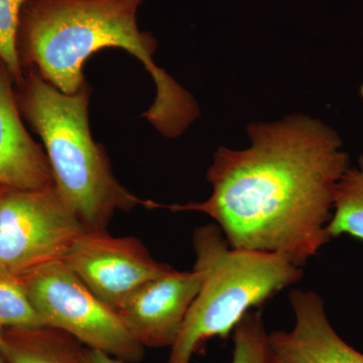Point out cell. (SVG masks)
I'll list each match as a JSON object with an SVG mask.
<instances>
[{
    "mask_svg": "<svg viewBox=\"0 0 363 363\" xmlns=\"http://www.w3.org/2000/svg\"><path fill=\"white\" fill-rule=\"evenodd\" d=\"M248 133L247 149L217 150L206 201L162 207L206 214L231 247L279 253L302 267L331 240L347 154L335 131L309 117L252 124Z\"/></svg>",
    "mask_w": 363,
    "mask_h": 363,
    "instance_id": "6da1fadb",
    "label": "cell"
},
{
    "mask_svg": "<svg viewBox=\"0 0 363 363\" xmlns=\"http://www.w3.org/2000/svg\"><path fill=\"white\" fill-rule=\"evenodd\" d=\"M145 0H26L16 32L21 65L74 94L86 81L83 67L100 50L116 48L138 59L155 81L157 96L143 114L160 133L177 138L199 116L194 98L154 60L157 43L138 28Z\"/></svg>",
    "mask_w": 363,
    "mask_h": 363,
    "instance_id": "7a4b0ae2",
    "label": "cell"
},
{
    "mask_svg": "<svg viewBox=\"0 0 363 363\" xmlns=\"http://www.w3.org/2000/svg\"><path fill=\"white\" fill-rule=\"evenodd\" d=\"M20 85L18 108L44 143L55 189L86 230H106L117 211L155 208L117 181L104 145L93 140L87 82L65 94L32 68Z\"/></svg>",
    "mask_w": 363,
    "mask_h": 363,
    "instance_id": "3957f363",
    "label": "cell"
},
{
    "mask_svg": "<svg viewBox=\"0 0 363 363\" xmlns=\"http://www.w3.org/2000/svg\"><path fill=\"white\" fill-rule=\"evenodd\" d=\"M194 269L201 285L193 301L168 363H190L203 344L227 338L252 308L302 279V267L276 252L233 248L218 225L193 234Z\"/></svg>",
    "mask_w": 363,
    "mask_h": 363,
    "instance_id": "277c9868",
    "label": "cell"
},
{
    "mask_svg": "<svg viewBox=\"0 0 363 363\" xmlns=\"http://www.w3.org/2000/svg\"><path fill=\"white\" fill-rule=\"evenodd\" d=\"M45 327L66 332L91 350L128 363L145 355L111 306L95 295L63 260L50 262L21 276Z\"/></svg>",
    "mask_w": 363,
    "mask_h": 363,
    "instance_id": "5b68a950",
    "label": "cell"
},
{
    "mask_svg": "<svg viewBox=\"0 0 363 363\" xmlns=\"http://www.w3.org/2000/svg\"><path fill=\"white\" fill-rule=\"evenodd\" d=\"M85 230L55 186L9 189L0 199V271L23 276L64 260Z\"/></svg>",
    "mask_w": 363,
    "mask_h": 363,
    "instance_id": "8992f818",
    "label": "cell"
},
{
    "mask_svg": "<svg viewBox=\"0 0 363 363\" xmlns=\"http://www.w3.org/2000/svg\"><path fill=\"white\" fill-rule=\"evenodd\" d=\"M105 304L116 310L126 298L173 267L162 264L135 238L85 230L63 260Z\"/></svg>",
    "mask_w": 363,
    "mask_h": 363,
    "instance_id": "52a82bcc",
    "label": "cell"
},
{
    "mask_svg": "<svg viewBox=\"0 0 363 363\" xmlns=\"http://www.w3.org/2000/svg\"><path fill=\"white\" fill-rule=\"evenodd\" d=\"M200 285L201 279L195 269H172L131 294L117 308V314L143 347H172Z\"/></svg>",
    "mask_w": 363,
    "mask_h": 363,
    "instance_id": "ba28073f",
    "label": "cell"
},
{
    "mask_svg": "<svg viewBox=\"0 0 363 363\" xmlns=\"http://www.w3.org/2000/svg\"><path fill=\"white\" fill-rule=\"evenodd\" d=\"M296 316L292 330L269 334L278 363H363V353L348 345L331 326L318 294L293 290Z\"/></svg>",
    "mask_w": 363,
    "mask_h": 363,
    "instance_id": "9c48e42d",
    "label": "cell"
},
{
    "mask_svg": "<svg viewBox=\"0 0 363 363\" xmlns=\"http://www.w3.org/2000/svg\"><path fill=\"white\" fill-rule=\"evenodd\" d=\"M13 76L0 62V186L40 190L54 185L47 154L21 121Z\"/></svg>",
    "mask_w": 363,
    "mask_h": 363,
    "instance_id": "30bf717a",
    "label": "cell"
},
{
    "mask_svg": "<svg viewBox=\"0 0 363 363\" xmlns=\"http://www.w3.org/2000/svg\"><path fill=\"white\" fill-rule=\"evenodd\" d=\"M9 329L1 345L7 363H84L85 348L66 332L51 327Z\"/></svg>",
    "mask_w": 363,
    "mask_h": 363,
    "instance_id": "8fae6325",
    "label": "cell"
},
{
    "mask_svg": "<svg viewBox=\"0 0 363 363\" xmlns=\"http://www.w3.org/2000/svg\"><path fill=\"white\" fill-rule=\"evenodd\" d=\"M327 231L331 238L347 234L363 241V155L339 184Z\"/></svg>",
    "mask_w": 363,
    "mask_h": 363,
    "instance_id": "7c38bea8",
    "label": "cell"
},
{
    "mask_svg": "<svg viewBox=\"0 0 363 363\" xmlns=\"http://www.w3.org/2000/svg\"><path fill=\"white\" fill-rule=\"evenodd\" d=\"M0 325L16 329L45 327L21 276L0 271Z\"/></svg>",
    "mask_w": 363,
    "mask_h": 363,
    "instance_id": "4fadbf2b",
    "label": "cell"
},
{
    "mask_svg": "<svg viewBox=\"0 0 363 363\" xmlns=\"http://www.w3.org/2000/svg\"><path fill=\"white\" fill-rule=\"evenodd\" d=\"M231 363H278L269 344L262 313H247L234 329Z\"/></svg>",
    "mask_w": 363,
    "mask_h": 363,
    "instance_id": "5bb4252c",
    "label": "cell"
},
{
    "mask_svg": "<svg viewBox=\"0 0 363 363\" xmlns=\"http://www.w3.org/2000/svg\"><path fill=\"white\" fill-rule=\"evenodd\" d=\"M26 1L0 0V62L6 67L16 84L23 80V67L16 50V32Z\"/></svg>",
    "mask_w": 363,
    "mask_h": 363,
    "instance_id": "9a60e30c",
    "label": "cell"
},
{
    "mask_svg": "<svg viewBox=\"0 0 363 363\" xmlns=\"http://www.w3.org/2000/svg\"><path fill=\"white\" fill-rule=\"evenodd\" d=\"M84 363H128L118 358L111 357L107 353L86 347L84 350Z\"/></svg>",
    "mask_w": 363,
    "mask_h": 363,
    "instance_id": "2e32d148",
    "label": "cell"
},
{
    "mask_svg": "<svg viewBox=\"0 0 363 363\" xmlns=\"http://www.w3.org/2000/svg\"><path fill=\"white\" fill-rule=\"evenodd\" d=\"M1 328L2 326L0 325V363H4V359L1 354L2 339H4V333H2Z\"/></svg>",
    "mask_w": 363,
    "mask_h": 363,
    "instance_id": "e0dca14e",
    "label": "cell"
},
{
    "mask_svg": "<svg viewBox=\"0 0 363 363\" xmlns=\"http://www.w3.org/2000/svg\"><path fill=\"white\" fill-rule=\"evenodd\" d=\"M9 189L6 187H2V186H0V199H1L2 197H4V194L9 191Z\"/></svg>",
    "mask_w": 363,
    "mask_h": 363,
    "instance_id": "ac0fdd59",
    "label": "cell"
}]
</instances>
